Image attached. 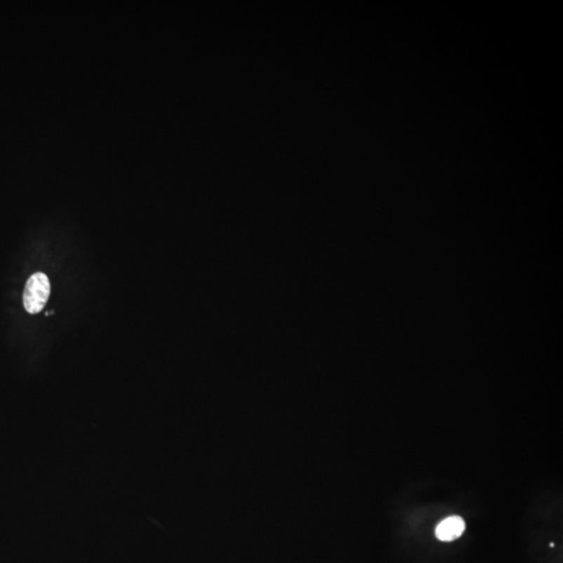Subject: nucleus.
I'll use <instances>...</instances> for the list:
<instances>
[{
    "instance_id": "f03ea898",
    "label": "nucleus",
    "mask_w": 563,
    "mask_h": 563,
    "mask_svg": "<svg viewBox=\"0 0 563 563\" xmlns=\"http://www.w3.org/2000/svg\"><path fill=\"white\" fill-rule=\"evenodd\" d=\"M465 530V522L457 515L446 517L438 524L435 529V535L439 541H453L459 538Z\"/></svg>"
},
{
    "instance_id": "f257e3e1",
    "label": "nucleus",
    "mask_w": 563,
    "mask_h": 563,
    "mask_svg": "<svg viewBox=\"0 0 563 563\" xmlns=\"http://www.w3.org/2000/svg\"><path fill=\"white\" fill-rule=\"evenodd\" d=\"M51 296V283L46 274L36 272L27 282L23 293V305L29 314L43 310Z\"/></svg>"
}]
</instances>
